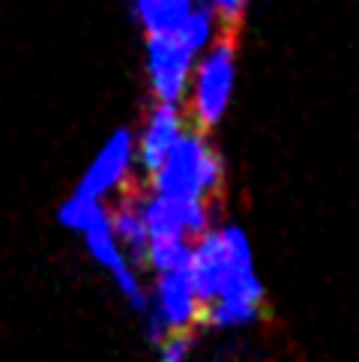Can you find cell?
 Masks as SVG:
<instances>
[{
	"label": "cell",
	"instance_id": "cell-7",
	"mask_svg": "<svg viewBox=\"0 0 359 362\" xmlns=\"http://www.w3.org/2000/svg\"><path fill=\"white\" fill-rule=\"evenodd\" d=\"M204 4L216 12V18H219V24L225 30H234L242 21V16H246L252 0H204Z\"/></svg>",
	"mask_w": 359,
	"mask_h": 362
},
{
	"label": "cell",
	"instance_id": "cell-4",
	"mask_svg": "<svg viewBox=\"0 0 359 362\" xmlns=\"http://www.w3.org/2000/svg\"><path fill=\"white\" fill-rule=\"evenodd\" d=\"M132 174H135V132L129 126H120L108 135L93 162L87 165L75 195L90 201H108L129 183Z\"/></svg>",
	"mask_w": 359,
	"mask_h": 362
},
{
	"label": "cell",
	"instance_id": "cell-3",
	"mask_svg": "<svg viewBox=\"0 0 359 362\" xmlns=\"http://www.w3.org/2000/svg\"><path fill=\"white\" fill-rule=\"evenodd\" d=\"M198 51L183 42L180 33L144 36V78L153 102L183 105Z\"/></svg>",
	"mask_w": 359,
	"mask_h": 362
},
{
	"label": "cell",
	"instance_id": "cell-1",
	"mask_svg": "<svg viewBox=\"0 0 359 362\" xmlns=\"http://www.w3.org/2000/svg\"><path fill=\"white\" fill-rule=\"evenodd\" d=\"M150 177V192L186 201H213L222 189L225 162L204 129L189 126Z\"/></svg>",
	"mask_w": 359,
	"mask_h": 362
},
{
	"label": "cell",
	"instance_id": "cell-2",
	"mask_svg": "<svg viewBox=\"0 0 359 362\" xmlns=\"http://www.w3.org/2000/svg\"><path fill=\"white\" fill-rule=\"evenodd\" d=\"M234 90H237V40L234 30H222L195 60L183 99L186 120L195 129H204V132L216 129L225 120L230 102H234Z\"/></svg>",
	"mask_w": 359,
	"mask_h": 362
},
{
	"label": "cell",
	"instance_id": "cell-5",
	"mask_svg": "<svg viewBox=\"0 0 359 362\" xmlns=\"http://www.w3.org/2000/svg\"><path fill=\"white\" fill-rule=\"evenodd\" d=\"M189 129L186 111L183 105H171V102H153L141 129L135 132V168L144 174H153L162 165V159L174 150V144L180 141Z\"/></svg>",
	"mask_w": 359,
	"mask_h": 362
},
{
	"label": "cell",
	"instance_id": "cell-6",
	"mask_svg": "<svg viewBox=\"0 0 359 362\" xmlns=\"http://www.w3.org/2000/svg\"><path fill=\"white\" fill-rule=\"evenodd\" d=\"M198 0H129L132 21L144 36L180 33Z\"/></svg>",
	"mask_w": 359,
	"mask_h": 362
}]
</instances>
